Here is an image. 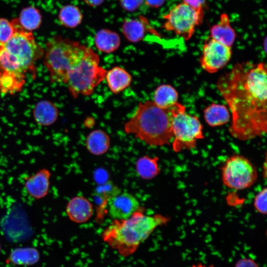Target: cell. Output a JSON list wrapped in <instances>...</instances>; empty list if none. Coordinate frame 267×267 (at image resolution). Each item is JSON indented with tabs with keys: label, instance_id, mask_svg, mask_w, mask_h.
I'll list each match as a JSON object with an SVG mask.
<instances>
[{
	"label": "cell",
	"instance_id": "cell-1",
	"mask_svg": "<svg viewBox=\"0 0 267 267\" xmlns=\"http://www.w3.org/2000/svg\"><path fill=\"white\" fill-rule=\"evenodd\" d=\"M217 89L232 114L229 132L240 140L267 132V73L264 62L235 64L218 79Z\"/></svg>",
	"mask_w": 267,
	"mask_h": 267
},
{
	"label": "cell",
	"instance_id": "cell-2",
	"mask_svg": "<svg viewBox=\"0 0 267 267\" xmlns=\"http://www.w3.org/2000/svg\"><path fill=\"white\" fill-rule=\"evenodd\" d=\"M170 221L169 217L161 214L146 215L139 207L127 219L114 220L103 231L102 238L121 255L127 257L134 253L156 228Z\"/></svg>",
	"mask_w": 267,
	"mask_h": 267
},
{
	"label": "cell",
	"instance_id": "cell-3",
	"mask_svg": "<svg viewBox=\"0 0 267 267\" xmlns=\"http://www.w3.org/2000/svg\"><path fill=\"white\" fill-rule=\"evenodd\" d=\"M173 118L171 108L162 109L147 100L139 103L125 123L124 130L150 146H163L169 144L173 138Z\"/></svg>",
	"mask_w": 267,
	"mask_h": 267
},
{
	"label": "cell",
	"instance_id": "cell-4",
	"mask_svg": "<svg viewBox=\"0 0 267 267\" xmlns=\"http://www.w3.org/2000/svg\"><path fill=\"white\" fill-rule=\"evenodd\" d=\"M90 48L60 36L50 38L46 43L44 62L50 81L64 84L69 74L80 64Z\"/></svg>",
	"mask_w": 267,
	"mask_h": 267
},
{
	"label": "cell",
	"instance_id": "cell-5",
	"mask_svg": "<svg viewBox=\"0 0 267 267\" xmlns=\"http://www.w3.org/2000/svg\"><path fill=\"white\" fill-rule=\"evenodd\" d=\"M17 30L13 36L2 44L8 61L18 73L34 71L36 62L44 56V49L36 42L32 32L21 29L15 18Z\"/></svg>",
	"mask_w": 267,
	"mask_h": 267
},
{
	"label": "cell",
	"instance_id": "cell-6",
	"mask_svg": "<svg viewBox=\"0 0 267 267\" xmlns=\"http://www.w3.org/2000/svg\"><path fill=\"white\" fill-rule=\"evenodd\" d=\"M99 57L91 48L78 67L67 76L64 85L74 98L91 94L105 78L106 70L99 65Z\"/></svg>",
	"mask_w": 267,
	"mask_h": 267
},
{
	"label": "cell",
	"instance_id": "cell-7",
	"mask_svg": "<svg viewBox=\"0 0 267 267\" xmlns=\"http://www.w3.org/2000/svg\"><path fill=\"white\" fill-rule=\"evenodd\" d=\"M171 110L173 115L172 131L174 151L179 152L196 147L197 141L203 139V126L198 117L186 112L184 105L177 102Z\"/></svg>",
	"mask_w": 267,
	"mask_h": 267
},
{
	"label": "cell",
	"instance_id": "cell-8",
	"mask_svg": "<svg viewBox=\"0 0 267 267\" xmlns=\"http://www.w3.org/2000/svg\"><path fill=\"white\" fill-rule=\"evenodd\" d=\"M204 15V9H196L181 2L163 16L165 21L163 27L188 41L193 35L196 27L202 23Z\"/></svg>",
	"mask_w": 267,
	"mask_h": 267
},
{
	"label": "cell",
	"instance_id": "cell-9",
	"mask_svg": "<svg viewBox=\"0 0 267 267\" xmlns=\"http://www.w3.org/2000/svg\"><path fill=\"white\" fill-rule=\"evenodd\" d=\"M223 184L229 188L243 190L249 188L257 179L254 165L246 157L235 155L229 157L222 169Z\"/></svg>",
	"mask_w": 267,
	"mask_h": 267
},
{
	"label": "cell",
	"instance_id": "cell-10",
	"mask_svg": "<svg viewBox=\"0 0 267 267\" xmlns=\"http://www.w3.org/2000/svg\"><path fill=\"white\" fill-rule=\"evenodd\" d=\"M231 55V47L209 37L205 41L199 61L204 70L214 73L228 63Z\"/></svg>",
	"mask_w": 267,
	"mask_h": 267
},
{
	"label": "cell",
	"instance_id": "cell-11",
	"mask_svg": "<svg viewBox=\"0 0 267 267\" xmlns=\"http://www.w3.org/2000/svg\"><path fill=\"white\" fill-rule=\"evenodd\" d=\"M139 207L137 199L133 194L120 192L110 199L109 213L114 220H124L131 217Z\"/></svg>",
	"mask_w": 267,
	"mask_h": 267
},
{
	"label": "cell",
	"instance_id": "cell-12",
	"mask_svg": "<svg viewBox=\"0 0 267 267\" xmlns=\"http://www.w3.org/2000/svg\"><path fill=\"white\" fill-rule=\"evenodd\" d=\"M51 175L49 170L43 168L28 177L24 186L28 194L37 200L45 197L49 192Z\"/></svg>",
	"mask_w": 267,
	"mask_h": 267
},
{
	"label": "cell",
	"instance_id": "cell-13",
	"mask_svg": "<svg viewBox=\"0 0 267 267\" xmlns=\"http://www.w3.org/2000/svg\"><path fill=\"white\" fill-rule=\"evenodd\" d=\"M66 212L70 220L74 222H87L92 216L93 208L91 203L86 197L77 196L68 202Z\"/></svg>",
	"mask_w": 267,
	"mask_h": 267
},
{
	"label": "cell",
	"instance_id": "cell-14",
	"mask_svg": "<svg viewBox=\"0 0 267 267\" xmlns=\"http://www.w3.org/2000/svg\"><path fill=\"white\" fill-rule=\"evenodd\" d=\"M211 38L231 47L236 38V33L230 25L228 15L222 13L219 22L210 29Z\"/></svg>",
	"mask_w": 267,
	"mask_h": 267
},
{
	"label": "cell",
	"instance_id": "cell-15",
	"mask_svg": "<svg viewBox=\"0 0 267 267\" xmlns=\"http://www.w3.org/2000/svg\"><path fill=\"white\" fill-rule=\"evenodd\" d=\"M35 122L42 126H49L54 124L58 116V110L50 101L43 100L36 104L33 112Z\"/></svg>",
	"mask_w": 267,
	"mask_h": 267
},
{
	"label": "cell",
	"instance_id": "cell-16",
	"mask_svg": "<svg viewBox=\"0 0 267 267\" xmlns=\"http://www.w3.org/2000/svg\"><path fill=\"white\" fill-rule=\"evenodd\" d=\"M105 78L110 90L115 94L119 93L127 87L132 82V76L124 68L115 66L106 72Z\"/></svg>",
	"mask_w": 267,
	"mask_h": 267
},
{
	"label": "cell",
	"instance_id": "cell-17",
	"mask_svg": "<svg viewBox=\"0 0 267 267\" xmlns=\"http://www.w3.org/2000/svg\"><path fill=\"white\" fill-rule=\"evenodd\" d=\"M94 43L99 51L110 53L119 48L121 40L119 35L115 32L102 29L96 32L94 37Z\"/></svg>",
	"mask_w": 267,
	"mask_h": 267
},
{
	"label": "cell",
	"instance_id": "cell-18",
	"mask_svg": "<svg viewBox=\"0 0 267 267\" xmlns=\"http://www.w3.org/2000/svg\"><path fill=\"white\" fill-rule=\"evenodd\" d=\"M110 139L109 135L103 131L96 130L91 132L87 136L86 145L88 151L95 155H101L109 149Z\"/></svg>",
	"mask_w": 267,
	"mask_h": 267
},
{
	"label": "cell",
	"instance_id": "cell-19",
	"mask_svg": "<svg viewBox=\"0 0 267 267\" xmlns=\"http://www.w3.org/2000/svg\"><path fill=\"white\" fill-rule=\"evenodd\" d=\"M15 19L21 29L31 32L38 29L42 22L41 12L33 6H29L23 8L18 17Z\"/></svg>",
	"mask_w": 267,
	"mask_h": 267
},
{
	"label": "cell",
	"instance_id": "cell-20",
	"mask_svg": "<svg viewBox=\"0 0 267 267\" xmlns=\"http://www.w3.org/2000/svg\"><path fill=\"white\" fill-rule=\"evenodd\" d=\"M206 122L214 127L223 125L230 120V114L227 107L222 104L213 103L203 111Z\"/></svg>",
	"mask_w": 267,
	"mask_h": 267
},
{
	"label": "cell",
	"instance_id": "cell-21",
	"mask_svg": "<svg viewBox=\"0 0 267 267\" xmlns=\"http://www.w3.org/2000/svg\"><path fill=\"white\" fill-rule=\"evenodd\" d=\"M26 76L0 71V92L13 94L22 89Z\"/></svg>",
	"mask_w": 267,
	"mask_h": 267
},
{
	"label": "cell",
	"instance_id": "cell-22",
	"mask_svg": "<svg viewBox=\"0 0 267 267\" xmlns=\"http://www.w3.org/2000/svg\"><path fill=\"white\" fill-rule=\"evenodd\" d=\"M178 93L173 87L163 84L159 86L155 90L153 102L158 107L168 109L178 102Z\"/></svg>",
	"mask_w": 267,
	"mask_h": 267
},
{
	"label": "cell",
	"instance_id": "cell-23",
	"mask_svg": "<svg viewBox=\"0 0 267 267\" xmlns=\"http://www.w3.org/2000/svg\"><path fill=\"white\" fill-rule=\"evenodd\" d=\"M40 259V254L34 247H19L11 251L8 260L16 265L31 266L36 264Z\"/></svg>",
	"mask_w": 267,
	"mask_h": 267
},
{
	"label": "cell",
	"instance_id": "cell-24",
	"mask_svg": "<svg viewBox=\"0 0 267 267\" xmlns=\"http://www.w3.org/2000/svg\"><path fill=\"white\" fill-rule=\"evenodd\" d=\"M122 32L131 43H137L141 41L146 33L147 25L141 19H128L122 24Z\"/></svg>",
	"mask_w": 267,
	"mask_h": 267
},
{
	"label": "cell",
	"instance_id": "cell-25",
	"mask_svg": "<svg viewBox=\"0 0 267 267\" xmlns=\"http://www.w3.org/2000/svg\"><path fill=\"white\" fill-rule=\"evenodd\" d=\"M58 18L62 25L65 27L74 28L82 23L83 15L78 6L67 4L61 8Z\"/></svg>",
	"mask_w": 267,
	"mask_h": 267
},
{
	"label": "cell",
	"instance_id": "cell-26",
	"mask_svg": "<svg viewBox=\"0 0 267 267\" xmlns=\"http://www.w3.org/2000/svg\"><path fill=\"white\" fill-rule=\"evenodd\" d=\"M157 157L143 156L136 162V171L138 175L143 179H151L156 177L160 172Z\"/></svg>",
	"mask_w": 267,
	"mask_h": 267
},
{
	"label": "cell",
	"instance_id": "cell-27",
	"mask_svg": "<svg viewBox=\"0 0 267 267\" xmlns=\"http://www.w3.org/2000/svg\"><path fill=\"white\" fill-rule=\"evenodd\" d=\"M17 26L13 21H9L4 18H0V44L8 41L14 34Z\"/></svg>",
	"mask_w": 267,
	"mask_h": 267
},
{
	"label": "cell",
	"instance_id": "cell-28",
	"mask_svg": "<svg viewBox=\"0 0 267 267\" xmlns=\"http://www.w3.org/2000/svg\"><path fill=\"white\" fill-rule=\"evenodd\" d=\"M267 188L265 187L256 195L254 201L256 211L263 215L267 214Z\"/></svg>",
	"mask_w": 267,
	"mask_h": 267
},
{
	"label": "cell",
	"instance_id": "cell-29",
	"mask_svg": "<svg viewBox=\"0 0 267 267\" xmlns=\"http://www.w3.org/2000/svg\"><path fill=\"white\" fill-rule=\"evenodd\" d=\"M119 2L124 10L133 12L136 10L142 4L144 0H119Z\"/></svg>",
	"mask_w": 267,
	"mask_h": 267
},
{
	"label": "cell",
	"instance_id": "cell-30",
	"mask_svg": "<svg viewBox=\"0 0 267 267\" xmlns=\"http://www.w3.org/2000/svg\"><path fill=\"white\" fill-rule=\"evenodd\" d=\"M234 267H260L259 264L250 258H243L238 260Z\"/></svg>",
	"mask_w": 267,
	"mask_h": 267
},
{
	"label": "cell",
	"instance_id": "cell-31",
	"mask_svg": "<svg viewBox=\"0 0 267 267\" xmlns=\"http://www.w3.org/2000/svg\"><path fill=\"white\" fill-rule=\"evenodd\" d=\"M182 2L196 9H204L206 0H182Z\"/></svg>",
	"mask_w": 267,
	"mask_h": 267
},
{
	"label": "cell",
	"instance_id": "cell-32",
	"mask_svg": "<svg viewBox=\"0 0 267 267\" xmlns=\"http://www.w3.org/2000/svg\"><path fill=\"white\" fill-rule=\"evenodd\" d=\"M165 0H144L145 3L149 7L159 8L165 3Z\"/></svg>",
	"mask_w": 267,
	"mask_h": 267
},
{
	"label": "cell",
	"instance_id": "cell-33",
	"mask_svg": "<svg viewBox=\"0 0 267 267\" xmlns=\"http://www.w3.org/2000/svg\"><path fill=\"white\" fill-rule=\"evenodd\" d=\"M88 5L91 7H97L100 5L105 0H83Z\"/></svg>",
	"mask_w": 267,
	"mask_h": 267
},
{
	"label": "cell",
	"instance_id": "cell-34",
	"mask_svg": "<svg viewBox=\"0 0 267 267\" xmlns=\"http://www.w3.org/2000/svg\"><path fill=\"white\" fill-rule=\"evenodd\" d=\"M191 267H215V266L213 264L207 265L199 263L193 265Z\"/></svg>",
	"mask_w": 267,
	"mask_h": 267
},
{
	"label": "cell",
	"instance_id": "cell-35",
	"mask_svg": "<svg viewBox=\"0 0 267 267\" xmlns=\"http://www.w3.org/2000/svg\"><path fill=\"white\" fill-rule=\"evenodd\" d=\"M0 250H1V245H0Z\"/></svg>",
	"mask_w": 267,
	"mask_h": 267
}]
</instances>
